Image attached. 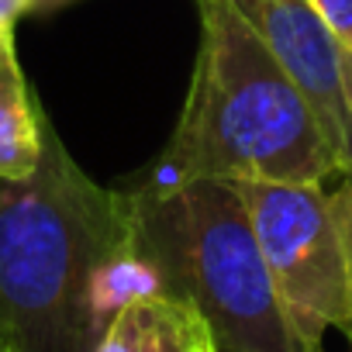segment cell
Here are the masks:
<instances>
[{
  "label": "cell",
  "mask_w": 352,
  "mask_h": 352,
  "mask_svg": "<svg viewBox=\"0 0 352 352\" xmlns=\"http://www.w3.org/2000/svg\"><path fill=\"white\" fill-rule=\"evenodd\" d=\"M135 232V187H100L45 118L35 173L0 180V349L94 352L97 273Z\"/></svg>",
  "instance_id": "cell-1"
},
{
  "label": "cell",
  "mask_w": 352,
  "mask_h": 352,
  "mask_svg": "<svg viewBox=\"0 0 352 352\" xmlns=\"http://www.w3.org/2000/svg\"><path fill=\"white\" fill-rule=\"evenodd\" d=\"M197 11L201 45L190 90L142 187L169 190L187 180L324 184L342 176L307 94L235 0H197Z\"/></svg>",
  "instance_id": "cell-2"
},
{
  "label": "cell",
  "mask_w": 352,
  "mask_h": 352,
  "mask_svg": "<svg viewBox=\"0 0 352 352\" xmlns=\"http://www.w3.org/2000/svg\"><path fill=\"white\" fill-rule=\"evenodd\" d=\"M135 194L138 242L159 263L166 290L197 304L221 352H300L228 180L135 187Z\"/></svg>",
  "instance_id": "cell-3"
},
{
  "label": "cell",
  "mask_w": 352,
  "mask_h": 352,
  "mask_svg": "<svg viewBox=\"0 0 352 352\" xmlns=\"http://www.w3.org/2000/svg\"><path fill=\"white\" fill-rule=\"evenodd\" d=\"M249 214L276 300L300 352H321L349 318V252L335 190L324 184L228 180Z\"/></svg>",
  "instance_id": "cell-4"
},
{
  "label": "cell",
  "mask_w": 352,
  "mask_h": 352,
  "mask_svg": "<svg viewBox=\"0 0 352 352\" xmlns=\"http://www.w3.org/2000/svg\"><path fill=\"white\" fill-rule=\"evenodd\" d=\"M239 11L252 21L270 52L283 63L294 83L307 94L328 145L342 166V176L352 173V128L342 97V56L345 49L328 32L311 0H235Z\"/></svg>",
  "instance_id": "cell-5"
},
{
  "label": "cell",
  "mask_w": 352,
  "mask_h": 352,
  "mask_svg": "<svg viewBox=\"0 0 352 352\" xmlns=\"http://www.w3.org/2000/svg\"><path fill=\"white\" fill-rule=\"evenodd\" d=\"M218 345L208 318L180 294H152L124 304L100 331L94 352H194Z\"/></svg>",
  "instance_id": "cell-6"
},
{
  "label": "cell",
  "mask_w": 352,
  "mask_h": 352,
  "mask_svg": "<svg viewBox=\"0 0 352 352\" xmlns=\"http://www.w3.org/2000/svg\"><path fill=\"white\" fill-rule=\"evenodd\" d=\"M45 111L38 107L18 52L14 32H0V180H21L42 159Z\"/></svg>",
  "instance_id": "cell-7"
},
{
  "label": "cell",
  "mask_w": 352,
  "mask_h": 352,
  "mask_svg": "<svg viewBox=\"0 0 352 352\" xmlns=\"http://www.w3.org/2000/svg\"><path fill=\"white\" fill-rule=\"evenodd\" d=\"M328 32L338 38V45L349 52L352 49V0H311Z\"/></svg>",
  "instance_id": "cell-8"
},
{
  "label": "cell",
  "mask_w": 352,
  "mask_h": 352,
  "mask_svg": "<svg viewBox=\"0 0 352 352\" xmlns=\"http://www.w3.org/2000/svg\"><path fill=\"white\" fill-rule=\"evenodd\" d=\"M338 194V204H342V221H345V252H349V318H345V328L342 335L349 338L352 345V173L342 176V187L335 190Z\"/></svg>",
  "instance_id": "cell-9"
},
{
  "label": "cell",
  "mask_w": 352,
  "mask_h": 352,
  "mask_svg": "<svg viewBox=\"0 0 352 352\" xmlns=\"http://www.w3.org/2000/svg\"><path fill=\"white\" fill-rule=\"evenodd\" d=\"M28 0H0V32H14V21L25 14Z\"/></svg>",
  "instance_id": "cell-10"
},
{
  "label": "cell",
  "mask_w": 352,
  "mask_h": 352,
  "mask_svg": "<svg viewBox=\"0 0 352 352\" xmlns=\"http://www.w3.org/2000/svg\"><path fill=\"white\" fill-rule=\"evenodd\" d=\"M342 97H345V114H349V128H352V49L342 56Z\"/></svg>",
  "instance_id": "cell-11"
},
{
  "label": "cell",
  "mask_w": 352,
  "mask_h": 352,
  "mask_svg": "<svg viewBox=\"0 0 352 352\" xmlns=\"http://www.w3.org/2000/svg\"><path fill=\"white\" fill-rule=\"evenodd\" d=\"M73 4V0H28V14H45V11H59Z\"/></svg>",
  "instance_id": "cell-12"
},
{
  "label": "cell",
  "mask_w": 352,
  "mask_h": 352,
  "mask_svg": "<svg viewBox=\"0 0 352 352\" xmlns=\"http://www.w3.org/2000/svg\"><path fill=\"white\" fill-rule=\"evenodd\" d=\"M194 352H221L218 345H204V349H194Z\"/></svg>",
  "instance_id": "cell-13"
},
{
  "label": "cell",
  "mask_w": 352,
  "mask_h": 352,
  "mask_svg": "<svg viewBox=\"0 0 352 352\" xmlns=\"http://www.w3.org/2000/svg\"><path fill=\"white\" fill-rule=\"evenodd\" d=\"M25 14H28V8H25Z\"/></svg>",
  "instance_id": "cell-14"
},
{
  "label": "cell",
  "mask_w": 352,
  "mask_h": 352,
  "mask_svg": "<svg viewBox=\"0 0 352 352\" xmlns=\"http://www.w3.org/2000/svg\"><path fill=\"white\" fill-rule=\"evenodd\" d=\"M0 352H4V349H0Z\"/></svg>",
  "instance_id": "cell-15"
}]
</instances>
